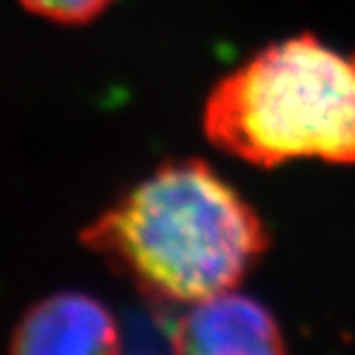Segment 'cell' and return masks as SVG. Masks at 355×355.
Masks as SVG:
<instances>
[{"mask_svg":"<svg viewBox=\"0 0 355 355\" xmlns=\"http://www.w3.org/2000/svg\"><path fill=\"white\" fill-rule=\"evenodd\" d=\"M13 353H116L120 349L118 323L98 300L62 291L26 311L13 327Z\"/></svg>","mask_w":355,"mask_h":355,"instance_id":"cell-4","label":"cell"},{"mask_svg":"<svg viewBox=\"0 0 355 355\" xmlns=\"http://www.w3.org/2000/svg\"><path fill=\"white\" fill-rule=\"evenodd\" d=\"M82 240L150 300L184 306L238 287L270 244L259 214L201 159L159 167Z\"/></svg>","mask_w":355,"mask_h":355,"instance_id":"cell-1","label":"cell"},{"mask_svg":"<svg viewBox=\"0 0 355 355\" xmlns=\"http://www.w3.org/2000/svg\"><path fill=\"white\" fill-rule=\"evenodd\" d=\"M175 351L199 355H266L285 351L270 311L234 289L191 304L171 332Z\"/></svg>","mask_w":355,"mask_h":355,"instance_id":"cell-3","label":"cell"},{"mask_svg":"<svg viewBox=\"0 0 355 355\" xmlns=\"http://www.w3.org/2000/svg\"><path fill=\"white\" fill-rule=\"evenodd\" d=\"M204 131L257 167L355 163V52L343 54L315 35L268 45L214 86Z\"/></svg>","mask_w":355,"mask_h":355,"instance_id":"cell-2","label":"cell"},{"mask_svg":"<svg viewBox=\"0 0 355 355\" xmlns=\"http://www.w3.org/2000/svg\"><path fill=\"white\" fill-rule=\"evenodd\" d=\"M31 13L58 24H84L103 13L112 0H19Z\"/></svg>","mask_w":355,"mask_h":355,"instance_id":"cell-5","label":"cell"}]
</instances>
